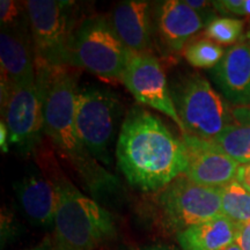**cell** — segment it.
<instances>
[{
	"mask_svg": "<svg viewBox=\"0 0 250 250\" xmlns=\"http://www.w3.org/2000/svg\"><path fill=\"white\" fill-rule=\"evenodd\" d=\"M117 165L139 191L156 193L186 173L187 148L156 115L133 107L122 122Z\"/></svg>",
	"mask_w": 250,
	"mask_h": 250,
	"instance_id": "cell-1",
	"label": "cell"
},
{
	"mask_svg": "<svg viewBox=\"0 0 250 250\" xmlns=\"http://www.w3.org/2000/svg\"><path fill=\"white\" fill-rule=\"evenodd\" d=\"M76 67L36 64V83L43 107V130L61 154L70 161L94 196L117 190L118 181L89 155L76 127L78 72Z\"/></svg>",
	"mask_w": 250,
	"mask_h": 250,
	"instance_id": "cell-2",
	"label": "cell"
},
{
	"mask_svg": "<svg viewBox=\"0 0 250 250\" xmlns=\"http://www.w3.org/2000/svg\"><path fill=\"white\" fill-rule=\"evenodd\" d=\"M57 208L54 221L58 250H98L116 236V224L109 211L90 199L62 174L54 177Z\"/></svg>",
	"mask_w": 250,
	"mask_h": 250,
	"instance_id": "cell-3",
	"label": "cell"
},
{
	"mask_svg": "<svg viewBox=\"0 0 250 250\" xmlns=\"http://www.w3.org/2000/svg\"><path fill=\"white\" fill-rule=\"evenodd\" d=\"M170 92L183 134L212 140L233 123L226 99L201 74L187 73L176 78Z\"/></svg>",
	"mask_w": 250,
	"mask_h": 250,
	"instance_id": "cell-4",
	"label": "cell"
},
{
	"mask_svg": "<svg viewBox=\"0 0 250 250\" xmlns=\"http://www.w3.org/2000/svg\"><path fill=\"white\" fill-rule=\"evenodd\" d=\"M130 55L110 20L103 15L83 19L72 35V67L85 68L102 80L122 83Z\"/></svg>",
	"mask_w": 250,
	"mask_h": 250,
	"instance_id": "cell-5",
	"label": "cell"
},
{
	"mask_svg": "<svg viewBox=\"0 0 250 250\" xmlns=\"http://www.w3.org/2000/svg\"><path fill=\"white\" fill-rule=\"evenodd\" d=\"M152 199L158 224L176 234L223 214L221 188L199 186L184 174L154 193Z\"/></svg>",
	"mask_w": 250,
	"mask_h": 250,
	"instance_id": "cell-6",
	"label": "cell"
},
{
	"mask_svg": "<svg viewBox=\"0 0 250 250\" xmlns=\"http://www.w3.org/2000/svg\"><path fill=\"white\" fill-rule=\"evenodd\" d=\"M122 115V103L112 90L94 85L78 88L77 132L83 147L99 164L110 165V147Z\"/></svg>",
	"mask_w": 250,
	"mask_h": 250,
	"instance_id": "cell-7",
	"label": "cell"
},
{
	"mask_svg": "<svg viewBox=\"0 0 250 250\" xmlns=\"http://www.w3.org/2000/svg\"><path fill=\"white\" fill-rule=\"evenodd\" d=\"M33 36L35 62L52 67H72L71 41L74 2L67 0L24 1Z\"/></svg>",
	"mask_w": 250,
	"mask_h": 250,
	"instance_id": "cell-8",
	"label": "cell"
},
{
	"mask_svg": "<svg viewBox=\"0 0 250 250\" xmlns=\"http://www.w3.org/2000/svg\"><path fill=\"white\" fill-rule=\"evenodd\" d=\"M1 115L8 129L9 145L22 154L35 151L44 132L37 83L19 87L1 83Z\"/></svg>",
	"mask_w": 250,
	"mask_h": 250,
	"instance_id": "cell-9",
	"label": "cell"
},
{
	"mask_svg": "<svg viewBox=\"0 0 250 250\" xmlns=\"http://www.w3.org/2000/svg\"><path fill=\"white\" fill-rule=\"evenodd\" d=\"M122 83L139 103L171 118L183 134V125L171 98L170 86L158 58L149 52H131Z\"/></svg>",
	"mask_w": 250,
	"mask_h": 250,
	"instance_id": "cell-10",
	"label": "cell"
},
{
	"mask_svg": "<svg viewBox=\"0 0 250 250\" xmlns=\"http://www.w3.org/2000/svg\"><path fill=\"white\" fill-rule=\"evenodd\" d=\"M188 155L184 175L196 184L223 188L236 181L240 164L218 149L210 140L182 134Z\"/></svg>",
	"mask_w": 250,
	"mask_h": 250,
	"instance_id": "cell-11",
	"label": "cell"
},
{
	"mask_svg": "<svg viewBox=\"0 0 250 250\" xmlns=\"http://www.w3.org/2000/svg\"><path fill=\"white\" fill-rule=\"evenodd\" d=\"M1 83L11 87L36 83V62L29 22L4 28L0 34Z\"/></svg>",
	"mask_w": 250,
	"mask_h": 250,
	"instance_id": "cell-12",
	"label": "cell"
},
{
	"mask_svg": "<svg viewBox=\"0 0 250 250\" xmlns=\"http://www.w3.org/2000/svg\"><path fill=\"white\" fill-rule=\"evenodd\" d=\"M155 30L166 51H183L188 42L204 27L201 13L190 8L183 0H167L155 11Z\"/></svg>",
	"mask_w": 250,
	"mask_h": 250,
	"instance_id": "cell-13",
	"label": "cell"
},
{
	"mask_svg": "<svg viewBox=\"0 0 250 250\" xmlns=\"http://www.w3.org/2000/svg\"><path fill=\"white\" fill-rule=\"evenodd\" d=\"M213 83L227 102L236 107L250 105V45L236 43L211 70Z\"/></svg>",
	"mask_w": 250,
	"mask_h": 250,
	"instance_id": "cell-14",
	"label": "cell"
},
{
	"mask_svg": "<svg viewBox=\"0 0 250 250\" xmlns=\"http://www.w3.org/2000/svg\"><path fill=\"white\" fill-rule=\"evenodd\" d=\"M23 214L35 226H54L57 208V189L54 181L39 170H30L14 183Z\"/></svg>",
	"mask_w": 250,
	"mask_h": 250,
	"instance_id": "cell-15",
	"label": "cell"
},
{
	"mask_svg": "<svg viewBox=\"0 0 250 250\" xmlns=\"http://www.w3.org/2000/svg\"><path fill=\"white\" fill-rule=\"evenodd\" d=\"M152 6L144 0H126L115 6L110 22L122 43L133 54H148L153 31Z\"/></svg>",
	"mask_w": 250,
	"mask_h": 250,
	"instance_id": "cell-16",
	"label": "cell"
},
{
	"mask_svg": "<svg viewBox=\"0 0 250 250\" xmlns=\"http://www.w3.org/2000/svg\"><path fill=\"white\" fill-rule=\"evenodd\" d=\"M237 232L239 225L221 214L181 230L176 240L182 250H224L236 242Z\"/></svg>",
	"mask_w": 250,
	"mask_h": 250,
	"instance_id": "cell-17",
	"label": "cell"
},
{
	"mask_svg": "<svg viewBox=\"0 0 250 250\" xmlns=\"http://www.w3.org/2000/svg\"><path fill=\"white\" fill-rule=\"evenodd\" d=\"M233 123L210 142L240 165L250 164V107L232 109Z\"/></svg>",
	"mask_w": 250,
	"mask_h": 250,
	"instance_id": "cell-18",
	"label": "cell"
},
{
	"mask_svg": "<svg viewBox=\"0 0 250 250\" xmlns=\"http://www.w3.org/2000/svg\"><path fill=\"white\" fill-rule=\"evenodd\" d=\"M221 212L236 225L250 221V192L237 181L221 188Z\"/></svg>",
	"mask_w": 250,
	"mask_h": 250,
	"instance_id": "cell-19",
	"label": "cell"
},
{
	"mask_svg": "<svg viewBox=\"0 0 250 250\" xmlns=\"http://www.w3.org/2000/svg\"><path fill=\"white\" fill-rule=\"evenodd\" d=\"M220 45L208 39H197L187 44L183 55L187 62L196 68H213L225 55Z\"/></svg>",
	"mask_w": 250,
	"mask_h": 250,
	"instance_id": "cell-20",
	"label": "cell"
},
{
	"mask_svg": "<svg viewBox=\"0 0 250 250\" xmlns=\"http://www.w3.org/2000/svg\"><path fill=\"white\" fill-rule=\"evenodd\" d=\"M245 22L233 18H214L206 22V39L213 41L217 44L235 45L237 41L243 39Z\"/></svg>",
	"mask_w": 250,
	"mask_h": 250,
	"instance_id": "cell-21",
	"label": "cell"
},
{
	"mask_svg": "<svg viewBox=\"0 0 250 250\" xmlns=\"http://www.w3.org/2000/svg\"><path fill=\"white\" fill-rule=\"evenodd\" d=\"M0 22L1 29L22 26L29 22L24 2L13 0H1L0 1Z\"/></svg>",
	"mask_w": 250,
	"mask_h": 250,
	"instance_id": "cell-22",
	"label": "cell"
},
{
	"mask_svg": "<svg viewBox=\"0 0 250 250\" xmlns=\"http://www.w3.org/2000/svg\"><path fill=\"white\" fill-rule=\"evenodd\" d=\"M212 5L224 15L250 17V0H218L212 1Z\"/></svg>",
	"mask_w": 250,
	"mask_h": 250,
	"instance_id": "cell-23",
	"label": "cell"
},
{
	"mask_svg": "<svg viewBox=\"0 0 250 250\" xmlns=\"http://www.w3.org/2000/svg\"><path fill=\"white\" fill-rule=\"evenodd\" d=\"M236 243L240 246L241 250H250V221L239 225Z\"/></svg>",
	"mask_w": 250,
	"mask_h": 250,
	"instance_id": "cell-24",
	"label": "cell"
},
{
	"mask_svg": "<svg viewBox=\"0 0 250 250\" xmlns=\"http://www.w3.org/2000/svg\"><path fill=\"white\" fill-rule=\"evenodd\" d=\"M236 181L250 192V164L240 165L239 169H237Z\"/></svg>",
	"mask_w": 250,
	"mask_h": 250,
	"instance_id": "cell-25",
	"label": "cell"
},
{
	"mask_svg": "<svg viewBox=\"0 0 250 250\" xmlns=\"http://www.w3.org/2000/svg\"><path fill=\"white\" fill-rule=\"evenodd\" d=\"M8 146H9L8 129L7 126H6L5 122L1 121V123H0V147H1L2 153L8 152Z\"/></svg>",
	"mask_w": 250,
	"mask_h": 250,
	"instance_id": "cell-26",
	"label": "cell"
},
{
	"mask_svg": "<svg viewBox=\"0 0 250 250\" xmlns=\"http://www.w3.org/2000/svg\"><path fill=\"white\" fill-rule=\"evenodd\" d=\"M183 1L198 13H201L203 9L208 7V6H212V1H206V0H183Z\"/></svg>",
	"mask_w": 250,
	"mask_h": 250,
	"instance_id": "cell-27",
	"label": "cell"
},
{
	"mask_svg": "<svg viewBox=\"0 0 250 250\" xmlns=\"http://www.w3.org/2000/svg\"><path fill=\"white\" fill-rule=\"evenodd\" d=\"M125 250H179V249L167 245H149V246H144V247H137V248H129Z\"/></svg>",
	"mask_w": 250,
	"mask_h": 250,
	"instance_id": "cell-28",
	"label": "cell"
},
{
	"mask_svg": "<svg viewBox=\"0 0 250 250\" xmlns=\"http://www.w3.org/2000/svg\"><path fill=\"white\" fill-rule=\"evenodd\" d=\"M224 250H241V248H240V246L235 242V243H233L232 246H229V247H227V248H225Z\"/></svg>",
	"mask_w": 250,
	"mask_h": 250,
	"instance_id": "cell-29",
	"label": "cell"
},
{
	"mask_svg": "<svg viewBox=\"0 0 250 250\" xmlns=\"http://www.w3.org/2000/svg\"><path fill=\"white\" fill-rule=\"evenodd\" d=\"M31 250H58V249L52 248V247H49V246H42V247H39V248L31 249Z\"/></svg>",
	"mask_w": 250,
	"mask_h": 250,
	"instance_id": "cell-30",
	"label": "cell"
}]
</instances>
